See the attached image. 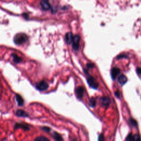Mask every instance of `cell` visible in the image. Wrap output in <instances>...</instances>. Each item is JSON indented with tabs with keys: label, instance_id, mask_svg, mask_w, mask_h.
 I'll return each instance as SVG.
<instances>
[{
	"label": "cell",
	"instance_id": "1",
	"mask_svg": "<svg viewBox=\"0 0 141 141\" xmlns=\"http://www.w3.org/2000/svg\"><path fill=\"white\" fill-rule=\"evenodd\" d=\"M28 40V37L26 34L19 33L16 34L13 39L14 43L16 45H19L24 44Z\"/></svg>",
	"mask_w": 141,
	"mask_h": 141
},
{
	"label": "cell",
	"instance_id": "2",
	"mask_svg": "<svg viewBox=\"0 0 141 141\" xmlns=\"http://www.w3.org/2000/svg\"><path fill=\"white\" fill-rule=\"evenodd\" d=\"M36 88L40 91H44L46 90L49 88V84L45 80L40 81V82H38L35 85Z\"/></svg>",
	"mask_w": 141,
	"mask_h": 141
},
{
	"label": "cell",
	"instance_id": "3",
	"mask_svg": "<svg viewBox=\"0 0 141 141\" xmlns=\"http://www.w3.org/2000/svg\"><path fill=\"white\" fill-rule=\"evenodd\" d=\"M87 80L88 84H89V86L91 88H93V89H97L98 86H99L98 83L97 82L96 80L93 77H91L90 76H88Z\"/></svg>",
	"mask_w": 141,
	"mask_h": 141
},
{
	"label": "cell",
	"instance_id": "4",
	"mask_svg": "<svg viewBox=\"0 0 141 141\" xmlns=\"http://www.w3.org/2000/svg\"><path fill=\"white\" fill-rule=\"evenodd\" d=\"M80 37L79 35H76L74 36L73 40L72 42V48L75 50H78L79 46Z\"/></svg>",
	"mask_w": 141,
	"mask_h": 141
},
{
	"label": "cell",
	"instance_id": "5",
	"mask_svg": "<svg viewBox=\"0 0 141 141\" xmlns=\"http://www.w3.org/2000/svg\"><path fill=\"white\" fill-rule=\"evenodd\" d=\"M40 6L42 9L44 10H48L50 9L51 7L49 1H41L40 2Z\"/></svg>",
	"mask_w": 141,
	"mask_h": 141
},
{
	"label": "cell",
	"instance_id": "6",
	"mask_svg": "<svg viewBox=\"0 0 141 141\" xmlns=\"http://www.w3.org/2000/svg\"><path fill=\"white\" fill-rule=\"evenodd\" d=\"M22 128L24 131H28L29 130V126L26 123H17L15 126V129Z\"/></svg>",
	"mask_w": 141,
	"mask_h": 141
},
{
	"label": "cell",
	"instance_id": "7",
	"mask_svg": "<svg viewBox=\"0 0 141 141\" xmlns=\"http://www.w3.org/2000/svg\"><path fill=\"white\" fill-rule=\"evenodd\" d=\"M120 73V69L117 67L113 68L111 69V78L113 80H115L116 77L118 76V75Z\"/></svg>",
	"mask_w": 141,
	"mask_h": 141
},
{
	"label": "cell",
	"instance_id": "8",
	"mask_svg": "<svg viewBox=\"0 0 141 141\" xmlns=\"http://www.w3.org/2000/svg\"><path fill=\"white\" fill-rule=\"evenodd\" d=\"M73 38H74V36L73 35L72 33L69 32L66 33L65 37V39L67 43L68 44H72Z\"/></svg>",
	"mask_w": 141,
	"mask_h": 141
},
{
	"label": "cell",
	"instance_id": "9",
	"mask_svg": "<svg viewBox=\"0 0 141 141\" xmlns=\"http://www.w3.org/2000/svg\"><path fill=\"white\" fill-rule=\"evenodd\" d=\"M84 94V89L82 87H78L77 88L76 90V94L77 97L79 99H82Z\"/></svg>",
	"mask_w": 141,
	"mask_h": 141
},
{
	"label": "cell",
	"instance_id": "10",
	"mask_svg": "<svg viewBox=\"0 0 141 141\" xmlns=\"http://www.w3.org/2000/svg\"><path fill=\"white\" fill-rule=\"evenodd\" d=\"M100 102L103 107H108L110 104V99L108 97H102L100 99Z\"/></svg>",
	"mask_w": 141,
	"mask_h": 141
},
{
	"label": "cell",
	"instance_id": "11",
	"mask_svg": "<svg viewBox=\"0 0 141 141\" xmlns=\"http://www.w3.org/2000/svg\"><path fill=\"white\" fill-rule=\"evenodd\" d=\"M16 115L18 117H28L29 116V114L26 111H24L23 110H20V109H18V110H17L16 112Z\"/></svg>",
	"mask_w": 141,
	"mask_h": 141
},
{
	"label": "cell",
	"instance_id": "12",
	"mask_svg": "<svg viewBox=\"0 0 141 141\" xmlns=\"http://www.w3.org/2000/svg\"><path fill=\"white\" fill-rule=\"evenodd\" d=\"M118 82L121 84V85H123L127 82V78L126 76L123 75H121L118 77Z\"/></svg>",
	"mask_w": 141,
	"mask_h": 141
},
{
	"label": "cell",
	"instance_id": "13",
	"mask_svg": "<svg viewBox=\"0 0 141 141\" xmlns=\"http://www.w3.org/2000/svg\"><path fill=\"white\" fill-rule=\"evenodd\" d=\"M15 97H16V100L17 101L18 105L19 106V107H22V106L24 104V100L23 98L19 94H16Z\"/></svg>",
	"mask_w": 141,
	"mask_h": 141
},
{
	"label": "cell",
	"instance_id": "14",
	"mask_svg": "<svg viewBox=\"0 0 141 141\" xmlns=\"http://www.w3.org/2000/svg\"><path fill=\"white\" fill-rule=\"evenodd\" d=\"M11 56H12V57L13 58V61L15 63H19L22 61V58L20 57H19V56H18L17 54H12Z\"/></svg>",
	"mask_w": 141,
	"mask_h": 141
},
{
	"label": "cell",
	"instance_id": "15",
	"mask_svg": "<svg viewBox=\"0 0 141 141\" xmlns=\"http://www.w3.org/2000/svg\"><path fill=\"white\" fill-rule=\"evenodd\" d=\"M52 136L55 140L56 141H63V138L62 136L59 133L54 132L52 134Z\"/></svg>",
	"mask_w": 141,
	"mask_h": 141
},
{
	"label": "cell",
	"instance_id": "16",
	"mask_svg": "<svg viewBox=\"0 0 141 141\" xmlns=\"http://www.w3.org/2000/svg\"><path fill=\"white\" fill-rule=\"evenodd\" d=\"M34 141H50L46 137L44 136H39L37 137L36 138L34 139Z\"/></svg>",
	"mask_w": 141,
	"mask_h": 141
},
{
	"label": "cell",
	"instance_id": "17",
	"mask_svg": "<svg viewBox=\"0 0 141 141\" xmlns=\"http://www.w3.org/2000/svg\"><path fill=\"white\" fill-rule=\"evenodd\" d=\"M89 105L90 107H94L96 105V100H95V99L92 98L90 99V100H89Z\"/></svg>",
	"mask_w": 141,
	"mask_h": 141
},
{
	"label": "cell",
	"instance_id": "18",
	"mask_svg": "<svg viewBox=\"0 0 141 141\" xmlns=\"http://www.w3.org/2000/svg\"><path fill=\"white\" fill-rule=\"evenodd\" d=\"M134 141H140V137L138 135H134Z\"/></svg>",
	"mask_w": 141,
	"mask_h": 141
},
{
	"label": "cell",
	"instance_id": "19",
	"mask_svg": "<svg viewBox=\"0 0 141 141\" xmlns=\"http://www.w3.org/2000/svg\"><path fill=\"white\" fill-rule=\"evenodd\" d=\"M130 123H131V125L133 126H137V122L135 120L133 119H131L130 120Z\"/></svg>",
	"mask_w": 141,
	"mask_h": 141
},
{
	"label": "cell",
	"instance_id": "20",
	"mask_svg": "<svg viewBox=\"0 0 141 141\" xmlns=\"http://www.w3.org/2000/svg\"><path fill=\"white\" fill-rule=\"evenodd\" d=\"M41 130H43V131L45 132H50L51 130L50 128L48 127H41Z\"/></svg>",
	"mask_w": 141,
	"mask_h": 141
},
{
	"label": "cell",
	"instance_id": "21",
	"mask_svg": "<svg viewBox=\"0 0 141 141\" xmlns=\"http://www.w3.org/2000/svg\"><path fill=\"white\" fill-rule=\"evenodd\" d=\"M98 141H104V136L102 135V134H100L99 137Z\"/></svg>",
	"mask_w": 141,
	"mask_h": 141
},
{
	"label": "cell",
	"instance_id": "22",
	"mask_svg": "<svg viewBox=\"0 0 141 141\" xmlns=\"http://www.w3.org/2000/svg\"><path fill=\"white\" fill-rule=\"evenodd\" d=\"M127 57V56L126 55H123V54H122V55H120L119 56H118V58H126Z\"/></svg>",
	"mask_w": 141,
	"mask_h": 141
},
{
	"label": "cell",
	"instance_id": "23",
	"mask_svg": "<svg viewBox=\"0 0 141 141\" xmlns=\"http://www.w3.org/2000/svg\"><path fill=\"white\" fill-rule=\"evenodd\" d=\"M87 66L88 68H93L94 67V65L92 63H87Z\"/></svg>",
	"mask_w": 141,
	"mask_h": 141
},
{
	"label": "cell",
	"instance_id": "24",
	"mask_svg": "<svg viewBox=\"0 0 141 141\" xmlns=\"http://www.w3.org/2000/svg\"><path fill=\"white\" fill-rule=\"evenodd\" d=\"M137 72L138 75H141V68H137Z\"/></svg>",
	"mask_w": 141,
	"mask_h": 141
},
{
	"label": "cell",
	"instance_id": "25",
	"mask_svg": "<svg viewBox=\"0 0 141 141\" xmlns=\"http://www.w3.org/2000/svg\"><path fill=\"white\" fill-rule=\"evenodd\" d=\"M115 96L117 97L118 98H119L120 97V92H119V91H116L115 92Z\"/></svg>",
	"mask_w": 141,
	"mask_h": 141
},
{
	"label": "cell",
	"instance_id": "26",
	"mask_svg": "<svg viewBox=\"0 0 141 141\" xmlns=\"http://www.w3.org/2000/svg\"><path fill=\"white\" fill-rule=\"evenodd\" d=\"M72 141H76V140H73Z\"/></svg>",
	"mask_w": 141,
	"mask_h": 141
}]
</instances>
